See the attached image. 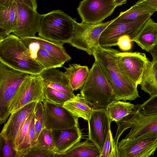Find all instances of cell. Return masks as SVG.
Listing matches in <instances>:
<instances>
[{"instance_id":"2e32d148","label":"cell","mask_w":157,"mask_h":157,"mask_svg":"<svg viewBox=\"0 0 157 157\" xmlns=\"http://www.w3.org/2000/svg\"><path fill=\"white\" fill-rule=\"evenodd\" d=\"M37 101L31 102L10 116L0 133V135L10 140L13 144L26 120L35 109Z\"/></svg>"},{"instance_id":"e0dca14e","label":"cell","mask_w":157,"mask_h":157,"mask_svg":"<svg viewBox=\"0 0 157 157\" xmlns=\"http://www.w3.org/2000/svg\"><path fill=\"white\" fill-rule=\"evenodd\" d=\"M44 85L49 87L72 98L75 96L64 72L52 68L44 69L40 74Z\"/></svg>"},{"instance_id":"7a4b0ae2","label":"cell","mask_w":157,"mask_h":157,"mask_svg":"<svg viewBox=\"0 0 157 157\" xmlns=\"http://www.w3.org/2000/svg\"><path fill=\"white\" fill-rule=\"evenodd\" d=\"M0 61L14 69L30 75L39 74L44 69L31 59L21 38L12 34L0 41Z\"/></svg>"},{"instance_id":"4316f807","label":"cell","mask_w":157,"mask_h":157,"mask_svg":"<svg viewBox=\"0 0 157 157\" xmlns=\"http://www.w3.org/2000/svg\"><path fill=\"white\" fill-rule=\"evenodd\" d=\"M135 105L130 102L114 101L105 109L110 121L117 123L132 112Z\"/></svg>"},{"instance_id":"ffe728a7","label":"cell","mask_w":157,"mask_h":157,"mask_svg":"<svg viewBox=\"0 0 157 157\" xmlns=\"http://www.w3.org/2000/svg\"><path fill=\"white\" fill-rule=\"evenodd\" d=\"M17 16V3L0 4V41L14 32L16 27Z\"/></svg>"},{"instance_id":"6da1fadb","label":"cell","mask_w":157,"mask_h":157,"mask_svg":"<svg viewBox=\"0 0 157 157\" xmlns=\"http://www.w3.org/2000/svg\"><path fill=\"white\" fill-rule=\"evenodd\" d=\"M118 50L99 46L93 56L113 88L115 101L134 100L139 97L137 86L121 72L118 63Z\"/></svg>"},{"instance_id":"74e56055","label":"cell","mask_w":157,"mask_h":157,"mask_svg":"<svg viewBox=\"0 0 157 157\" xmlns=\"http://www.w3.org/2000/svg\"><path fill=\"white\" fill-rule=\"evenodd\" d=\"M132 41L128 36H124L120 37L117 42V45L120 48L124 51L130 50L132 47Z\"/></svg>"},{"instance_id":"5b68a950","label":"cell","mask_w":157,"mask_h":157,"mask_svg":"<svg viewBox=\"0 0 157 157\" xmlns=\"http://www.w3.org/2000/svg\"><path fill=\"white\" fill-rule=\"evenodd\" d=\"M117 128L114 138L118 145L119 139L127 129L130 132L124 138L134 140L151 133H157V114L145 115L140 113L138 105H135L132 113L117 123Z\"/></svg>"},{"instance_id":"d590c367","label":"cell","mask_w":157,"mask_h":157,"mask_svg":"<svg viewBox=\"0 0 157 157\" xmlns=\"http://www.w3.org/2000/svg\"><path fill=\"white\" fill-rule=\"evenodd\" d=\"M34 111L32 112L26 120L22 127L18 132L13 144L15 148L23 141L26 135L29 128Z\"/></svg>"},{"instance_id":"cb8c5ba5","label":"cell","mask_w":157,"mask_h":157,"mask_svg":"<svg viewBox=\"0 0 157 157\" xmlns=\"http://www.w3.org/2000/svg\"><path fill=\"white\" fill-rule=\"evenodd\" d=\"M63 106L75 117L82 118L87 121L92 109L80 94L66 102Z\"/></svg>"},{"instance_id":"4fadbf2b","label":"cell","mask_w":157,"mask_h":157,"mask_svg":"<svg viewBox=\"0 0 157 157\" xmlns=\"http://www.w3.org/2000/svg\"><path fill=\"white\" fill-rule=\"evenodd\" d=\"M44 128L53 130L78 127V118L63 106L55 105L45 100L43 101Z\"/></svg>"},{"instance_id":"3957f363","label":"cell","mask_w":157,"mask_h":157,"mask_svg":"<svg viewBox=\"0 0 157 157\" xmlns=\"http://www.w3.org/2000/svg\"><path fill=\"white\" fill-rule=\"evenodd\" d=\"M80 93L93 109H105L115 101L112 86L95 60Z\"/></svg>"},{"instance_id":"836d02e7","label":"cell","mask_w":157,"mask_h":157,"mask_svg":"<svg viewBox=\"0 0 157 157\" xmlns=\"http://www.w3.org/2000/svg\"><path fill=\"white\" fill-rule=\"evenodd\" d=\"M34 112L36 139L41 131L44 128V106L42 102H37Z\"/></svg>"},{"instance_id":"d4e9b609","label":"cell","mask_w":157,"mask_h":157,"mask_svg":"<svg viewBox=\"0 0 157 157\" xmlns=\"http://www.w3.org/2000/svg\"><path fill=\"white\" fill-rule=\"evenodd\" d=\"M140 85L151 96L157 94V60L153 59L148 64Z\"/></svg>"},{"instance_id":"5bb4252c","label":"cell","mask_w":157,"mask_h":157,"mask_svg":"<svg viewBox=\"0 0 157 157\" xmlns=\"http://www.w3.org/2000/svg\"><path fill=\"white\" fill-rule=\"evenodd\" d=\"M17 3V20L13 34L20 38L36 36L44 14H39L36 10L25 4Z\"/></svg>"},{"instance_id":"4dcf8cb0","label":"cell","mask_w":157,"mask_h":157,"mask_svg":"<svg viewBox=\"0 0 157 157\" xmlns=\"http://www.w3.org/2000/svg\"><path fill=\"white\" fill-rule=\"evenodd\" d=\"M44 93L45 100L59 106H63L66 102L71 98L61 92L44 85Z\"/></svg>"},{"instance_id":"30bf717a","label":"cell","mask_w":157,"mask_h":157,"mask_svg":"<svg viewBox=\"0 0 157 157\" xmlns=\"http://www.w3.org/2000/svg\"><path fill=\"white\" fill-rule=\"evenodd\" d=\"M117 7L114 0H82L77 9L82 22L96 24L110 16Z\"/></svg>"},{"instance_id":"277c9868","label":"cell","mask_w":157,"mask_h":157,"mask_svg":"<svg viewBox=\"0 0 157 157\" xmlns=\"http://www.w3.org/2000/svg\"><path fill=\"white\" fill-rule=\"evenodd\" d=\"M74 20L60 10L44 14L40 23L38 36L57 43L69 44L73 35Z\"/></svg>"},{"instance_id":"ac0fdd59","label":"cell","mask_w":157,"mask_h":157,"mask_svg":"<svg viewBox=\"0 0 157 157\" xmlns=\"http://www.w3.org/2000/svg\"><path fill=\"white\" fill-rule=\"evenodd\" d=\"M56 154L64 153L80 142L82 135L79 127L52 130Z\"/></svg>"},{"instance_id":"ba28073f","label":"cell","mask_w":157,"mask_h":157,"mask_svg":"<svg viewBox=\"0 0 157 157\" xmlns=\"http://www.w3.org/2000/svg\"><path fill=\"white\" fill-rule=\"evenodd\" d=\"M114 19L96 24H89L78 23L75 19L73 35L69 44L86 52L89 55H93L100 46L99 39L101 33Z\"/></svg>"},{"instance_id":"ab89813d","label":"cell","mask_w":157,"mask_h":157,"mask_svg":"<svg viewBox=\"0 0 157 157\" xmlns=\"http://www.w3.org/2000/svg\"><path fill=\"white\" fill-rule=\"evenodd\" d=\"M136 4L153 9L157 11V0H140Z\"/></svg>"},{"instance_id":"8992f818","label":"cell","mask_w":157,"mask_h":157,"mask_svg":"<svg viewBox=\"0 0 157 157\" xmlns=\"http://www.w3.org/2000/svg\"><path fill=\"white\" fill-rule=\"evenodd\" d=\"M152 15H144L131 21H123L116 17L101 33L99 39V45L103 47L117 45L118 39L124 36H128L132 40Z\"/></svg>"},{"instance_id":"9a60e30c","label":"cell","mask_w":157,"mask_h":157,"mask_svg":"<svg viewBox=\"0 0 157 157\" xmlns=\"http://www.w3.org/2000/svg\"><path fill=\"white\" fill-rule=\"evenodd\" d=\"M88 139L100 153L103 148L111 122L105 109H93L88 121Z\"/></svg>"},{"instance_id":"603a6c76","label":"cell","mask_w":157,"mask_h":157,"mask_svg":"<svg viewBox=\"0 0 157 157\" xmlns=\"http://www.w3.org/2000/svg\"><path fill=\"white\" fill-rule=\"evenodd\" d=\"M100 155L98 147L88 139L78 143L64 153L55 154L54 157H100Z\"/></svg>"},{"instance_id":"1f68e13d","label":"cell","mask_w":157,"mask_h":157,"mask_svg":"<svg viewBox=\"0 0 157 157\" xmlns=\"http://www.w3.org/2000/svg\"><path fill=\"white\" fill-rule=\"evenodd\" d=\"M100 157H120L118 146L115 143L111 129L108 132Z\"/></svg>"},{"instance_id":"60d3db41","label":"cell","mask_w":157,"mask_h":157,"mask_svg":"<svg viewBox=\"0 0 157 157\" xmlns=\"http://www.w3.org/2000/svg\"><path fill=\"white\" fill-rule=\"evenodd\" d=\"M149 53H151L153 60H157V46Z\"/></svg>"},{"instance_id":"7c38bea8","label":"cell","mask_w":157,"mask_h":157,"mask_svg":"<svg viewBox=\"0 0 157 157\" xmlns=\"http://www.w3.org/2000/svg\"><path fill=\"white\" fill-rule=\"evenodd\" d=\"M120 157H148L157 148V133L134 140L122 139L118 144Z\"/></svg>"},{"instance_id":"9c48e42d","label":"cell","mask_w":157,"mask_h":157,"mask_svg":"<svg viewBox=\"0 0 157 157\" xmlns=\"http://www.w3.org/2000/svg\"><path fill=\"white\" fill-rule=\"evenodd\" d=\"M44 90L43 82L40 74H29L9 103V113H13L34 101L43 102Z\"/></svg>"},{"instance_id":"d6a6232c","label":"cell","mask_w":157,"mask_h":157,"mask_svg":"<svg viewBox=\"0 0 157 157\" xmlns=\"http://www.w3.org/2000/svg\"><path fill=\"white\" fill-rule=\"evenodd\" d=\"M0 155L1 157H17V152L12 141L0 135Z\"/></svg>"},{"instance_id":"b9f144b4","label":"cell","mask_w":157,"mask_h":157,"mask_svg":"<svg viewBox=\"0 0 157 157\" xmlns=\"http://www.w3.org/2000/svg\"><path fill=\"white\" fill-rule=\"evenodd\" d=\"M117 7L126 3L127 0H114Z\"/></svg>"},{"instance_id":"f35d334b","label":"cell","mask_w":157,"mask_h":157,"mask_svg":"<svg viewBox=\"0 0 157 157\" xmlns=\"http://www.w3.org/2000/svg\"><path fill=\"white\" fill-rule=\"evenodd\" d=\"M12 2L24 4L36 10L37 3L36 0H0V4Z\"/></svg>"},{"instance_id":"83f0119b","label":"cell","mask_w":157,"mask_h":157,"mask_svg":"<svg viewBox=\"0 0 157 157\" xmlns=\"http://www.w3.org/2000/svg\"><path fill=\"white\" fill-rule=\"evenodd\" d=\"M36 140L34 112L26 135L22 142L16 148L17 157H24L31 147L36 144Z\"/></svg>"},{"instance_id":"d6986e66","label":"cell","mask_w":157,"mask_h":157,"mask_svg":"<svg viewBox=\"0 0 157 157\" xmlns=\"http://www.w3.org/2000/svg\"><path fill=\"white\" fill-rule=\"evenodd\" d=\"M21 39L26 47L31 59L42 66L44 69L62 67L64 64L40 47L33 37Z\"/></svg>"},{"instance_id":"52a82bcc","label":"cell","mask_w":157,"mask_h":157,"mask_svg":"<svg viewBox=\"0 0 157 157\" xmlns=\"http://www.w3.org/2000/svg\"><path fill=\"white\" fill-rule=\"evenodd\" d=\"M29 74L14 69L0 61V123H6L10 113L8 104Z\"/></svg>"},{"instance_id":"484cf974","label":"cell","mask_w":157,"mask_h":157,"mask_svg":"<svg viewBox=\"0 0 157 157\" xmlns=\"http://www.w3.org/2000/svg\"><path fill=\"white\" fill-rule=\"evenodd\" d=\"M33 37L40 47L63 64L71 60V57L66 52L63 47V44L53 42L39 36Z\"/></svg>"},{"instance_id":"44dd1931","label":"cell","mask_w":157,"mask_h":157,"mask_svg":"<svg viewBox=\"0 0 157 157\" xmlns=\"http://www.w3.org/2000/svg\"><path fill=\"white\" fill-rule=\"evenodd\" d=\"M132 41L150 52L157 46V23L150 18Z\"/></svg>"},{"instance_id":"7402d4cb","label":"cell","mask_w":157,"mask_h":157,"mask_svg":"<svg viewBox=\"0 0 157 157\" xmlns=\"http://www.w3.org/2000/svg\"><path fill=\"white\" fill-rule=\"evenodd\" d=\"M64 72L67 77L72 90L81 89L84 85L89 75L90 70L87 66L74 63L64 67Z\"/></svg>"},{"instance_id":"8d00e7d4","label":"cell","mask_w":157,"mask_h":157,"mask_svg":"<svg viewBox=\"0 0 157 157\" xmlns=\"http://www.w3.org/2000/svg\"><path fill=\"white\" fill-rule=\"evenodd\" d=\"M55 154V153L53 151L45 150L39 147L35 144L31 147L24 157H54Z\"/></svg>"},{"instance_id":"8fae6325","label":"cell","mask_w":157,"mask_h":157,"mask_svg":"<svg viewBox=\"0 0 157 157\" xmlns=\"http://www.w3.org/2000/svg\"><path fill=\"white\" fill-rule=\"evenodd\" d=\"M117 56L118 65L122 73L137 85L140 84L144 71L150 62L145 54L119 51Z\"/></svg>"},{"instance_id":"e575fe53","label":"cell","mask_w":157,"mask_h":157,"mask_svg":"<svg viewBox=\"0 0 157 157\" xmlns=\"http://www.w3.org/2000/svg\"><path fill=\"white\" fill-rule=\"evenodd\" d=\"M137 105L140 112L143 115L157 114V94L151 96L143 104Z\"/></svg>"},{"instance_id":"f546056e","label":"cell","mask_w":157,"mask_h":157,"mask_svg":"<svg viewBox=\"0 0 157 157\" xmlns=\"http://www.w3.org/2000/svg\"><path fill=\"white\" fill-rule=\"evenodd\" d=\"M35 145L55 152L56 147L52 130L44 128H43L36 139Z\"/></svg>"},{"instance_id":"f1b7e54d","label":"cell","mask_w":157,"mask_h":157,"mask_svg":"<svg viewBox=\"0 0 157 157\" xmlns=\"http://www.w3.org/2000/svg\"><path fill=\"white\" fill-rule=\"evenodd\" d=\"M155 12L153 9L135 4L128 10L121 12L117 18L123 21H131L144 15L153 14Z\"/></svg>"}]
</instances>
